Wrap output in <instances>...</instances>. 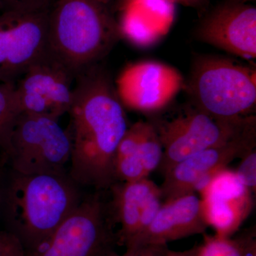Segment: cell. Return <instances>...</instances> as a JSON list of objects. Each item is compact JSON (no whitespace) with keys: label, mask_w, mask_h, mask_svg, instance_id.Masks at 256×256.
I'll return each instance as SVG.
<instances>
[{"label":"cell","mask_w":256,"mask_h":256,"mask_svg":"<svg viewBox=\"0 0 256 256\" xmlns=\"http://www.w3.org/2000/svg\"><path fill=\"white\" fill-rule=\"evenodd\" d=\"M68 114L72 139L69 176L96 192L116 182L114 160L129 127L124 106L108 74L98 64L75 79Z\"/></svg>","instance_id":"obj_1"},{"label":"cell","mask_w":256,"mask_h":256,"mask_svg":"<svg viewBox=\"0 0 256 256\" xmlns=\"http://www.w3.org/2000/svg\"><path fill=\"white\" fill-rule=\"evenodd\" d=\"M82 186L68 172L23 174L10 170L5 174L0 205L4 230L25 250L48 238L84 198Z\"/></svg>","instance_id":"obj_2"},{"label":"cell","mask_w":256,"mask_h":256,"mask_svg":"<svg viewBox=\"0 0 256 256\" xmlns=\"http://www.w3.org/2000/svg\"><path fill=\"white\" fill-rule=\"evenodd\" d=\"M122 38L106 5L57 0L50 10L47 52L76 78L98 64Z\"/></svg>","instance_id":"obj_3"},{"label":"cell","mask_w":256,"mask_h":256,"mask_svg":"<svg viewBox=\"0 0 256 256\" xmlns=\"http://www.w3.org/2000/svg\"><path fill=\"white\" fill-rule=\"evenodd\" d=\"M188 90L193 106L213 117H249L256 109V68L230 58L200 56L192 64Z\"/></svg>","instance_id":"obj_4"},{"label":"cell","mask_w":256,"mask_h":256,"mask_svg":"<svg viewBox=\"0 0 256 256\" xmlns=\"http://www.w3.org/2000/svg\"><path fill=\"white\" fill-rule=\"evenodd\" d=\"M1 152L10 170L20 174L68 172L72 139L58 120L21 112Z\"/></svg>","instance_id":"obj_5"},{"label":"cell","mask_w":256,"mask_h":256,"mask_svg":"<svg viewBox=\"0 0 256 256\" xmlns=\"http://www.w3.org/2000/svg\"><path fill=\"white\" fill-rule=\"evenodd\" d=\"M100 192L84 196L52 235L26 256H114L120 246L107 201Z\"/></svg>","instance_id":"obj_6"},{"label":"cell","mask_w":256,"mask_h":256,"mask_svg":"<svg viewBox=\"0 0 256 256\" xmlns=\"http://www.w3.org/2000/svg\"><path fill=\"white\" fill-rule=\"evenodd\" d=\"M256 121L255 116L234 120L218 119L193 106L170 120L152 122L163 148L158 169L164 175L186 158L227 142Z\"/></svg>","instance_id":"obj_7"},{"label":"cell","mask_w":256,"mask_h":256,"mask_svg":"<svg viewBox=\"0 0 256 256\" xmlns=\"http://www.w3.org/2000/svg\"><path fill=\"white\" fill-rule=\"evenodd\" d=\"M50 10H2L0 82L16 84L32 64L46 53Z\"/></svg>","instance_id":"obj_8"},{"label":"cell","mask_w":256,"mask_h":256,"mask_svg":"<svg viewBox=\"0 0 256 256\" xmlns=\"http://www.w3.org/2000/svg\"><path fill=\"white\" fill-rule=\"evenodd\" d=\"M256 122L227 142L180 162L164 174L160 186L162 202L200 192L210 176L256 149Z\"/></svg>","instance_id":"obj_9"},{"label":"cell","mask_w":256,"mask_h":256,"mask_svg":"<svg viewBox=\"0 0 256 256\" xmlns=\"http://www.w3.org/2000/svg\"><path fill=\"white\" fill-rule=\"evenodd\" d=\"M74 80L73 75L46 52L15 84L21 112L60 119L72 107Z\"/></svg>","instance_id":"obj_10"},{"label":"cell","mask_w":256,"mask_h":256,"mask_svg":"<svg viewBox=\"0 0 256 256\" xmlns=\"http://www.w3.org/2000/svg\"><path fill=\"white\" fill-rule=\"evenodd\" d=\"M184 85L178 69L161 62L144 60L128 65L120 74L114 88L124 108L153 114L169 106Z\"/></svg>","instance_id":"obj_11"},{"label":"cell","mask_w":256,"mask_h":256,"mask_svg":"<svg viewBox=\"0 0 256 256\" xmlns=\"http://www.w3.org/2000/svg\"><path fill=\"white\" fill-rule=\"evenodd\" d=\"M196 38L242 60L256 58V8L242 0L217 6L198 25Z\"/></svg>","instance_id":"obj_12"},{"label":"cell","mask_w":256,"mask_h":256,"mask_svg":"<svg viewBox=\"0 0 256 256\" xmlns=\"http://www.w3.org/2000/svg\"><path fill=\"white\" fill-rule=\"evenodd\" d=\"M198 193L208 227L220 237H232L254 205L252 192L228 168L216 172Z\"/></svg>","instance_id":"obj_13"},{"label":"cell","mask_w":256,"mask_h":256,"mask_svg":"<svg viewBox=\"0 0 256 256\" xmlns=\"http://www.w3.org/2000/svg\"><path fill=\"white\" fill-rule=\"evenodd\" d=\"M207 224L201 198L196 194L162 202L154 220L126 248L166 244L206 233Z\"/></svg>","instance_id":"obj_14"},{"label":"cell","mask_w":256,"mask_h":256,"mask_svg":"<svg viewBox=\"0 0 256 256\" xmlns=\"http://www.w3.org/2000/svg\"><path fill=\"white\" fill-rule=\"evenodd\" d=\"M175 6L172 0H120L121 37L139 48L154 46L172 26Z\"/></svg>","instance_id":"obj_15"},{"label":"cell","mask_w":256,"mask_h":256,"mask_svg":"<svg viewBox=\"0 0 256 256\" xmlns=\"http://www.w3.org/2000/svg\"><path fill=\"white\" fill-rule=\"evenodd\" d=\"M107 201L120 246H128L136 236L146 204L161 192L159 186L148 178L132 182H116L109 188Z\"/></svg>","instance_id":"obj_16"},{"label":"cell","mask_w":256,"mask_h":256,"mask_svg":"<svg viewBox=\"0 0 256 256\" xmlns=\"http://www.w3.org/2000/svg\"><path fill=\"white\" fill-rule=\"evenodd\" d=\"M203 235V242L198 246V256H245L249 246L256 240L255 229L236 238Z\"/></svg>","instance_id":"obj_17"},{"label":"cell","mask_w":256,"mask_h":256,"mask_svg":"<svg viewBox=\"0 0 256 256\" xmlns=\"http://www.w3.org/2000/svg\"><path fill=\"white\" fill-rule=\"evenodd\" d=\"M132 154H136L140 158L149 175L159 168L162 160L163 148L159 134L152 122L142 120L137 150Z\"/></svg>","instance_id":"obj_18"},{"label":"cell","mask_w":256,"mask_h":256,"mask_svg":"<svg viewBox=\"0 0 256 256\" xmlns=\"http://www.w3.org/2000/svg\"><path fill=\"white\" fill-rule=\"evenodd\" d=\"M12 82H0V152L3 150L15 121L21 114Z\"/></svg>","instance_id":"obj_19"},{"label":"cell","mask_w":256,"mask_h":256,"mask_svg":"<svg viewBox=\"0 0 256 256\" xmlns=\"http://www.w3.org/2000/svg\"><path fill=\"white\" fill-rule=\"evenodd\" d=\"M242 163L238 170H236V174L242 180V183L252 194L256 192V152L252 150L242 159Z\"/></svg>","instance_id":"obj_20"},{"label":"cell","mask_w":256,"mask_h":256,"mask_svg":"<svg viewBox=\"0 0 256 256\" xmlns=\"http://www.w3.org/2000/svg\"><path fill=\"white\" fill-rule=\"evenodd\" d=\"M0 256H26L21 242L4 229L0 230Z\"/></svg>","instance_id":"obj_21"},{"label":"cell","mask_w":256,"mask_h":256,"mask_svg":"<svg viewBox=\"0 0 256 256\" xmlns=\"http://www.w3.org/2000/svg\"><path fill=\"white\" fill-rule=\"evenodd\" d=\"M168 245L158 244L148 245L134 249H126L124 254H117L114 256H168Z\"/></svg>","instance_id":"obj_22"},{"label":"cell","mask_w":256,"mask_h":256,"mask_svg":"<svg viewBox=\"0 0 256 256\" xmlns=\"http://www.w3.org/2000/svg\"><path fill=\"white\" fill-rule=\"evenodd\" d=\"M8 8L23 10L50 9V0H4Z\"/></svg>","instance_id":"obj_23"},{"label":"cell","mask_w":256,"mask_h":256,"mask_svg":"<svg viewBox=\"0 0 256 256\" xmlns=\"http://www.w3.org/2000/svg\"><path fill=\"white\" fill-rule=\"evenodd\" d=\"M175 4H181L188 8H201L206 4L207 0H172Z\"/></svg>","instance_id":"obj_24"},{"label":"cell","mask_w":256,"mask_h":256,"mask_svg":"<svg viewBox=\"0 0 256 256\" xmlns=\"http://www.w3.org/2000/svg\"><path fill=\"white\" fill-rule=\"evenodd\" d=\"M198 246L195 245L192 248L182 252L168 250V256H198Z\"/></svg>","instance_id":"obj_25"},{"label":"cell","mask_w":256,"mask_h":256,"mask_svg":"<svg viewBox=\"0 0 256 256\" xmlns=\"http://www.w3.org/2000/svg\"><path fill=\"white\" fill-rule=\"evenodd\" d=\"M5 174H6V172L4 171L2 165L0 163V205H1L2 197L3 188H4Z\"/></svg>","instance_id":"obj_26"},{"label":"cell","mask_w":256,"mask_h":256,"mask_svg":"<svg viewBox=\"0 0 256 256\" xmlns=\"http://www.w3.org/2000/svg\"><path fill=\"white\" fill-rule=\"evenodd\" d=\"M245 256H256V240L249 246Z\"/></svg>","instance_id":"obj_27"},{"label":"cell","mask_w":256,"mask_h":256,"mask_svg":"<svg viewBox=\"0 0 256 256\" xmlns=\"http://www.w3.org/2000/svg\"><path fill=\"white\" fill-rule=\"evenodd\" d=\"M94 1L98 2H100L101 4L107 5L109 2H110L111 0H94Z\"/></svg>","instance_id":"obj_28"}]
</instances>
